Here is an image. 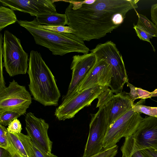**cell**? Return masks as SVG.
Returning a JSON list of instances; mask_svg holds the SVG:
<instances>
[{
  "mask_svg": "<svg viewBox=\"0 0 157 157\" xmlns=\"http://www.w3.org/2000/svg\"><path fill=\"white\" fill-rule=\"evenodd\" d=\"M139 0H96L92 4L85 1H66L69 4L65 14L72 34L84 41L104 37L120 26L127 13L138 8Z\"/></svg>",
  "mask_w": 157,
  "mask_h": 157,
  "instance_id": "1",
  "label": "cell"
},
{
  "mask_svg": "<svg viewBox=\"0 0 157 157\" xmlns=\"http://www.w3.org/2000/svg\"><path fill=\"white\" fill-rule=\"evenodd\" d=\"M27 73L34 99L45 106H57L60 93L55 77L37 51L30 52Z\"/></svg>",
  "mask_w": 157,
  "mask_h": 157,
  "instance_id": "2",
  "label": "cell"
},
{
  "mask_svg": "<svg viewBox=\"0 0 157 157\" xmlns=\"http://www.w3.org/2000/svg\"><path fill=\"white\" fill-rule=\"evenodd\" d=\"M17 22L33 36L36 44L47 48L53 55L63 56L72 52L85 54L90 50L84 41L75 35L59 33L39 28L36 18L31 21L20 20Z\"/></svg>",
  "mask_w": 157,
  "mask_h": 157,
  "instance_id": "3",
  "label": "cell"
},
{
  "mask_svg": "<svg viewBox=\"0 0 157 157\" xmlns=\"http://www.w3.org/2000/svg\"><path fill=\"white\" fill-rule=\"evenodd\" d=\"M2 52L4 66L10 76L26 74L28 55L24 50L20 39L7 30L4 32Z\"/></svg>",
  "mask_w": 157,
  "mask_h": 157,
  "instance_id": "4",
  "label": "cell"
},
{
  "mask_svg": "<svg viewBox=\"0 0 157 157\" xmlns=\"http://www.w3.org/2000/svg\"><path fill=\"white\" fill-rule=\"evenodd\" d=\"M91 52L105 59L111 68V78L109 87L113 93L122 91L124 84L128 82L121 54L116 45L111 41L98 44Z\"/></svg>",
  "mask_w": 157,
  "mask_h": 157,
  "instance_id": "5",
  "label": "cell"
},
{
  "mask_svg": "<svg viewBox=\"0 0 157 157\" xmlns=\"http://www.w3.org/2000/svg\"><path fill=\"white\" fill-rule=\"evenodd\" d=\"M98 111L91 114L88 136L82 157H88L96 154L103 149V142L109 128L108 112L105 105L97 103Z\"/></svg>",
  "mask_w": 157,
  "mask_h": 157,
  "instance_id": "6",
  "label": "cell"
},
{
  "mask_svg": "<svg viewBox=\"0 0 157 157\" xmlns=\"http://www.w3.org/2000/svg\"><path fill=\"white\" fill-rule=\"evenodd\" d=\"M109 87L107 86H96L76 93L62 102L56 108L55 116L59 121L73 118L83 108L90 105L93 101L98 99L102 92Z\"/></svg>",
  "mask_w": 157,
  "mask_h": 157,
  "instance_id": "7",
  "label": "cell"
},
{
  "mask_svg": "<svg viewBox=\"0 0 157 157\" xmlns=\"http://www.w3.org/2000/svg\"><path fill=\"white\" fill-rule=\"evenodd\" d=\"M143 119L140 113L133 110L132 107L109 127L104 140L103 148L112 147L122 138L132 135Z\"/></svg>",
  "mask_w": 157,
  "mask_h": 157,
  "instance_id": "8",
  "label": "cell"
},
{
  "mask_svg": "<svg viewBox=\"0 0 157 157\" xmlns=\"http://www.w3.org/2000/svg\"><path fill=\"white\" fill-rule=\"evenodd\" d=\"M32 101L25 87L13 79L8 87L0 90V113L14 109H28Z\"/></svg>",
  "mask_w": 157,
  "mask_h": 157,
  "instance_id": "9",
  "label": "cell"
},
{
  "mask_svg": "<svg viewBox=\"0 0 157 157\" xmlns=\"http://www.w3.org/2000/svg\"><path fill=\"white\" fill-rule=\"evenodd\" d=\"M71 66L72 78L66 94L62 101L75 94L80 85L94 66L96 61L95 55L92 52L73 56Z\"/></svg>",
  "mask_w": 157,
  "mask_h": 157,
  "instance_id": "10",
  "label": "cell"
},
{
  "mask_svg": "<svg viewBox=\"0 0 157 157\" xmlns=\"http://www.w3.org/2000/svg\"><path fill=\"white\" fill-rule=\"evenodd\" d=\"M93 54L96 58L95 63L79 86L76 93L96 86H109L112 76L110 65L103 57L98 54Z\"/></svg>",
  "mask_w": 157,
  "mask_h": 157,
  "instance_id": "11",
  "label": "cell"
},
{
  "mask_svg": "<svg viewBox=\"0 0 157 157\" xmlns=\"http://www.w3.org/2000/svg\"><path fill=\"white\" fill-rule=\"evenodd\" d=\"M25 129L27 135L47 151L52 152L53 142L48 136V124L41 118L36 117L31 112L25 116Z\"/></svg>",
  "mask_w": 157,
  "mask_h": 157,
  "instance_id": "12",
  "label": "cell"
},
{
  "mask_svg": "<svg viewBox=\"0 0 157 157\" xmlns=\"http://www.w3.org/2000/svg\"><path fill=\"white\" fill-rule=\"evenodd\" d=\"M132 136L139 150L150 148L157 151V117L143 118Z\"/></svg>",
  "mask_w": 157,
  "mask_h": 157,
  "instance_id": "13",
  "label": "cell"
},
{
  "mask_svg": "<svg viewBox=\"0 0 157 157\" xmlns=\"http://www.w3.org/2000/svg\"><path fill=\"white\" fill-rule=\"evenodd\" d=\"M3 6L13 10L35 16L56 12L54 1L51 0H0Z\"/></svg>",
  "mask_w": 157,
  "mask_h": 157,
  "instance_id": "14",
  "label": "cell"
},
{
  "mask_svg": "<svg viewBox=\"0 0 157 157\" xmlns=\"http://www.w3.org/2000/svg\"><path fill=\"white\" fill-rule=\"evenodd\" d=\"M134 101L128 93L122 91L113 95L111 107L110 110H108L109 127L132 107Z\"/></svg>",
  "mask_w": 157,
  "mask_h": 157,
  "instance_id": "15",
  "label": "cell"
},
{
  "mask_svg": "<svg viewBox=\"0 0 157 157\" xmlns=\"http://www.w3.org/2000/svg\"><path fill=\"white\" fill-rule=\"evenodd\" d=\"M7 135L10 146L8 151L10 153L15 151L21 157H34L31 139L29 136L8 131Z\"/></svg>",
  "mask_w": 157,
  "mask_h": 157,
  "instance_id": "16",
  "label": "cell"
},
{
  "mask_svg": "<svg viewBox=\"0 0 157 157\" xmlns=\"http://www.w3.org/2000/svg\"><path fill=\"white\" fill-rule=\"evenodd\" d=\"M36 17L37 22L41 25L65 26L68 24L66 14L59 13L57 12L40 14Z\"/></svg>",
  "mask_w": 157,
  "mask_h": 157,
  "instance_id": "17",
  "label": "cell"
},
{
  "mask_svg": "<svg viewBox=\"0 0 157 157\" xmlns=\"http://www.w3.org/2000/svg\"><path fill=\"white\" fill-rule=\"evenodd\" d=\"M121 150L125 157H144L138 149L132 135L125 138Z\"/></svg>",
  "mask_w": 157,
  "mask_h": 157,
  "instance_id": "18",
  "label": "cell"
},
{
  "mask_svg": "<svg viewBox=\"0 0 157 157\" xmlns=\"http://www.w3.org/2000/svg\"><path fill=\"white\" fill-rule=\"evenodd\" d=\"M27 109H14L0 113V124L4 126H8L13 120L25 114Z\"/></svg>",
  "mask_w": 157,
  "mask_h": 157,
  "instance_id": "19",
  "label": "cell"
},
{
  "mask_svg": "<svg viewBox=\"0 0 157 157\" xmlns=\"http://www.w3.org/2000/svg\"><path fill=\"white\" fill-rule=\"evenodd\" d=\"M138 20L136 25L141 30L153 37H157V28L153 22L145 16L136 11Z\"/></svg>",
  "mask_w": 157,
  "mask_h": 157,
  "instance_id": "20",
  "label": "cell"
},
{
  "mask_svg": "<svg viewBox=\"0 0 157 157\" xmlns=\"http://www.w3.org/2000/svg\"><path fill=\"white\" fill-rule=\"evenodd\" d=\"M13 10L3 6L0 7V30L17 21Z\"/></svg>",
  "mask_w": 157,
  "mask_h": 157,
  "instance_id": "21",
  "label": "cell"
},
{
  "mask_svg": "<svg viewBox=\"0 0 157 157\" xmlns=\"http://www.w3.org/2000/svg\"><path fill=\"white\" fill-rule=\"evenodd\" d=\"M132 109L135 112L143 113L150 116L157 117V107L144 105L140 104L139 101L133 104Z\"/></svg>",
  "mask_w": 157,
  "mask_h": 157,
  "instance_id": "22",
  "label": "cell"
},
{
  "mask_svg": "<svg viewBox=\"0 0 157 157\" xmlns=\"http://www.w3.org/2000/svg\"><path fill=\"white\" fill-rule=\"evenodd\" d=\"M38 26L40 29L59 33H71L72 34L74 32V30L69 26H48L41 25L39 24Z\"/></svg>",
  "mask_w": 157,
  "mask_h": 157,
  "instance_id": "23",
  "label": "cell"
},
{
  "mask_svg": "<svg viewBox=\"0 0 157 157\" xmlns=\"http://www.w3.org/2000/svg\"><path fill=\"white\" fill-rule=\"evenodd\" d=\"M31 145L34 157H57L52 153L47 151L33 140H31Z\"/></svg>",
  "mask_w": 157,
  "mask_h": 157,
  "instance_id": "24",
  "label": "cell"
},
{
  "mask_svg": "<svg viewBox=\"0 0 157 157\" xmlns=\"http://www.w3.org/2000/svg\"><path fill=\"white\" fill-rule=\"evenodd\" d=\"M118 149L117 145L109 148H103L99 152L88 157H114L117 153Z\"/></svg>",
  "mask_w": 157,
  "mask_h": 157,
  "instance_id": "25",
  "label": "cell"
},
{
  "mask_svg": "<svg viewBox=\"0 0 157 157\" xmlns=\"http://www.w3.org/2000/svg\"><path fill=\"white\" fill-rule=\"evenodd\" d=\"M8 131L5 127L0 124V147L8 151L9 143L7 135Z\"/></svg>",
  "mask_w": 157,
  "mask_h": 157,
  "instance_id": "26",
  "label": "cell"
},
{
  "mask_svg": "<svg viewBox=\"0 0 157 157\" xmlns=\"http://www.w3.org/2000/svg\"><path fill=\"white\" fill-rule=\"evenodd\" d=\"M7 128L8 131L16 133H21L22 129L21 124L17 118H16L9 124Z\"/></svg>",
  "mask_w": 157,
  "mask_h": 157,
  "instance_id": "27",
  "label": "cell"
},
{
  "mask_svg": "<svg viewBox=\"0 0 157 157\" xmlns=\"http://www.w3.org/2000/svg\"><path fill=\"white\" fill-rule=\"evenodd\" d=\"M133 28L137 36L141 40L147 41L151 44L150 39L153 37L152 36L141 30L134 24H133Z\"/></svg>",
  "mask_w": 157,
  "mask_h": 157,
  "instance_id": "28",
  "label": "cell"
},
{
  "mask_svg": "<svg viewBox=\"0 0 157 157\" xmlns=\"http://www.w3.org/2000/svg\"><path fill=\"white\" fill-rule=\"evenodd\" d=\"M138 98L145 99L151 97L153 92H150L140 88L136 87Z\"/></svg>",
  "mask_w": 157,
  "mask_h": 157,
  "instance_id": "29",
  "label": "cell"
},
{
  "mask_svg": "<svg viewBox=\"0 0 157 157\" xmlns=\"http://www.w3.org/2000/svg\"><path fill=\"white\" fill-rule=\"evenodd\" d=\"M140 151L144 157H157V151L154 149L147 148Z\"/></svg>",
  "mask_w": 157,
  "mask_h": 157,
  "instance_id": "30",
  "label": "cell"
},
{
  "mask_svg": "<svg viewBox=\"0 0 157 157\" xmlns=\"http://www.w3.org/2000/svg\"><path fill=\"white\" fill-rule=\"evenodd\" d=\"M151 20L157 28V3L151 6Z\"/></svg>",
  "mask_w": 157,
  "mask_h": 157,
  "instance_id": "31",
  "label": "cell"
},
{
  "mask_svg": "<svg viewBox=\"0 0 157 157\" xmlns=\"http://www.w3.org/2000/svg\"><path fill=\"white\" fill-rule=\"evenodd\" d=\"M126 83L127 86L129 87L130 89V92L128 94L131 98L134 100L138 99V97L135 88L136 87L129 83L128 82H127Z\"/></svg>",
  "mask_w": 157,
  "mask_h": 157,
  "instance_id": "32",
  "label": "cell"
},
{
  "mask_svg": "<svg viewBox=\"0 0 157 157\" xmlns=\"http://www.w3.org/2000/svg\"><path fill=\"white\" fill-rule=\"evenodd\" d=\"M0 157H13V156L7 150L0 147Z\"/></svg>",
  "mask_w": 157,
  "mask_h": 157,
  "instance_id": "33",
  "label": "cell"
},
{
  "mask_svg": "<svg viewBox=\"0 0 157 157\" xmlns=\"http://www.w3.org/2000/svg\"><path fill=\"white\" fill-rule=\"evenodd\" d=\"M153 92V94L152 95V97H157V89H155Z\"/></svg>",
  "mask_w": 157,
  "mask_h": 157,
  "instance_id": "34",
  "label": "cell"
},
{
  "mask_svg": "<svg viewBox=\"0 0 157 157\" xmlns=\"http://www.w3.org/2000/svg\"><path fill=\"white\" fill-rule=\"evenodd\" d=\"M13 157H20L15 152L13 154Z\"/></svg>",
  "mask_w": 157,
  "mask_h": 157,
  "instance_id": "35",
  "label": "cell"
},
{
  "mask_svg": "<svg viewBox=\"0 0 157 157\" xmlns=\"http://www.w3.org/2000/svg\"><path fill=\"white\" fill-rule=\"evenodd\" d=\"M122 157H125L124 155H122Z\"/></svg>",
  "mask_w": 157,
  "mask_h": 157,
  "instance_id": "36",
  "label": "cell"
},
{
  "mask_svg": "<svg viewBox=\"0 0 157 157\" xmlns=\"http://www.w3.org/2000/svg\"></svg>",
  "mask_w": 157,
  "mask_h": 157,
  "instance_id": "37",
  "label": "cell"
}]
</instances>
